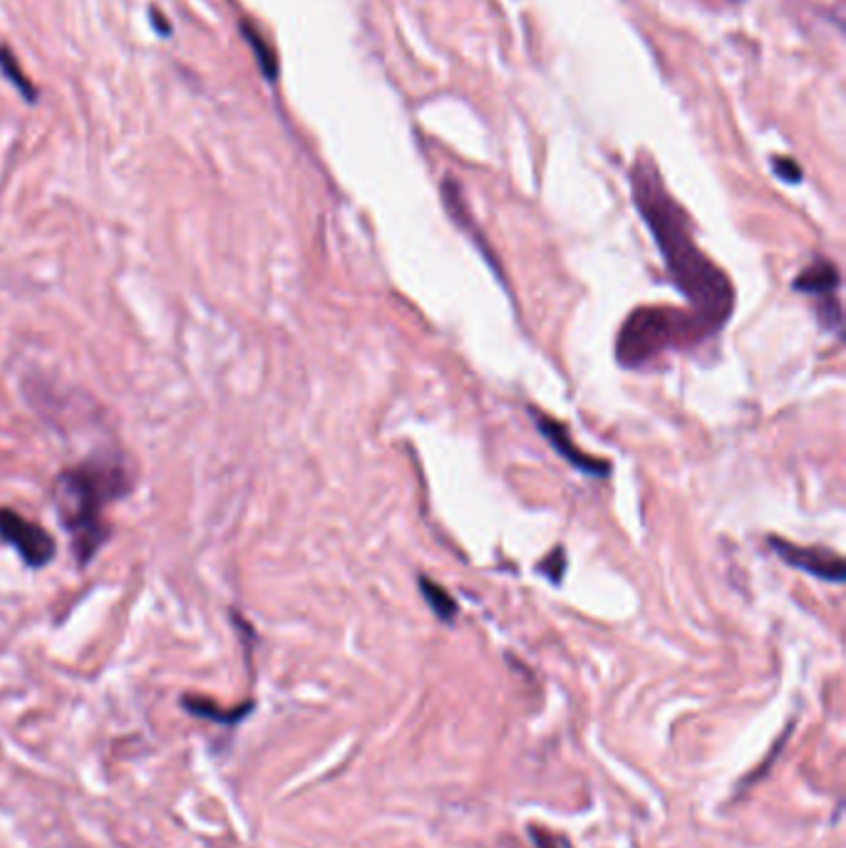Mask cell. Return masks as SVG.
Segmentation results:
<instances>
[{
    "label": "cell",
    "mask_w": 846,
    "mask_h": 848,
    "mask_svg": "<svg viewBox=\"0 0 846 848\" xmlns=\"http://www.w3.org/2000/svg\"><path fill=\"white\" fill-rule=\"evenodd\" d=\"M630 191L673 286L710 333L717 335L735 310V286L730 276L697 246L693 221L666 189L650 154H640L630 169Z\"/></svg>",
    "instance_id": "cell-1"
},
{
    "label": "cell",
    "mask_w": 846,
    "mask_h": 848,
    "mask_svg": "<svg viewBox=\"0 0 846 848\" xmlns=\"http://www.w3.org/2000/svg\"><path fill=\"white\" fill-rule=\"evenodd\" d=\"M132 486L130 464L120 454L87 456L85 462L57 474L53 496L61 521L73 539L77 563H90L110 539L105 509L128 496Z\"/></svg>",
    "instance_id": "cell-2"
},
{
    "label": "cell",
    "mask_w": 846,
    "mask_h": 848,
    "mask_svg": "<svg viewBox=\"0 0 846 848\" xmlns=\"http://www.w3.org/2000/svg\"><path fill=\"white\" fill-rule=\"evenodd\" d=\"M707 338H713V333L693 310L640 306L630 310L618 330L616 360L620 367L644 370L670 353L705 343Z\"/></svg>",
    "instance_id": "cell-3"
},
{
    "label": "cell",
    "mask_w": 846,
    "mask_h": 848,
    "mask_svg": "<svg viewBox=\"0 0 846 848\" xmlns=\"http://www.w3.org/2000/svg\"><path fill=\"white\" fill-rule=\"evenodd\" d=\"M0 539L8 546H13L18 555L31 565V569H43L51 563L57 553V543L51 531L43 526L33 524L8 506H0Z\"/></svg>",
    "instance_id": "cell-4"
},
{
    "label": "cell",
    "mask_w": 846,
    "mask_h": 848,
    "mask_svg": "<svg viewBox=\"0 0 846 848\" xmlns=\"http://www.w3.org/2000/svg\"><path fill=\"white\" fill-rule=\"evenodd\" d=\"M767 543L780 555V561H784L790 569L806 573V576L820 579L824 583H844L846 579L844 559L832 549H824V546H800L780 539V536H770Z\"/></svg>",
    "instance_id": "cell-5"
},
{
    "label": "cell",
    "mask_w": 846,
    "mask_h": 848,
    "mask_svg": "<svg viewBox=\"0 0 846 848\" xmlns=\"http://www.w3.org/2000/svg\"><path fill=\"white\" fill-rule=\"evenodd\" d=\"M529 415L534 417V425H537L539 434L551 444V450L557 452L563 462H569L573 470H579L586 476H593V480H606L611 474V462L598 460V456H591V454H583L559 419L543 415L534 407H529Z\"/></svg>",
    "instance_id": "cell-6"
},
{
    "label": "cell",
    "mask_w": 846,
    "mask_h": 848,
    "mask_svg": "<svg viewBox=\"0 0 846 848\" xmlns=\"http://www.w3.org/2000/svg\"><path fill=\"white\" fill-rule=\"evenodd\" d=\"M839 286H842L839 268L826 258H816L812 266H806L792 283L796 294H810L814 298L836 296L839 294Z\"/></svg>",
    "instance_id": "cell-7"
},
{
    "label": "cell",
    "mask_w": 846,
    "mask_h": 848,
    "mask_svg": "<svg viewBox=\"0 0 846 848\" xmlns=\"http://www.w3.org/2000/svg\"><path fill=\"white\" fill-rule=\"evenodd\" d=\"M442 201H444V207H447V213H450V217L454 219V223H460V229H464L466 233H472V239H474V243H476V249H480V251L484 253V258L492 261V268L497 271V276L502 278V271H499L497 258H494L492 253L487 251V243H484V239L480 236V231L474 229L476 223L472 221L470 211H466V207H464L460 187H457V181L450 179V177H447V179L442 181Z\"/></svg>",
    "instance_id": "cell-8"
},
{
    "label": "cell",
    "mask_w": 846,
    "mask_h": 848,
    "mask_svg": "<svg viewBox=\"0 0 846 848\" xmlns=\"http://www.w3.org/2000/svg\"><path fill=\"white\" fill-rule=\"evenodd\" d=\"M239 27H241V35L246 37L249 47L256 55V63L261 67V73H264L268 82H276L278 80V57H276L274 47H271V43L266 41L264 35H261L259 27L251 21H241Z\"/></svg>",
    "instance_id": "cell-9"
},
{
    "label": "cell",
    "mask_w": 846,
    "mask_h": 848,
    "mask_svg": "<svg viewBox=\"0 0 846 848\" xmlns=\"http://www.w3.org/2000/svg\"><path fill=\"white\" fill-rule=\"evenodd\" d=\"M182 705L187 707V713H191L194 717H204V719H211V723H223V725H231V723H239V719H244L249 715V709H254V705H244V707H233V709H221L213 705L211 700L207 697H184Z\"/></svg>",
    "instance_id": "cell-10"
},
{
    "label": "cell",
    "mask_w": 846,
    "mask_h": 848,
    "mask_svg": "<svg viewBox=\"0 0 846 848\" xmlns=\"http://www.w3.org/2000/svg\"><path fill=\"white\" fill-rule=\"evenodd\" d=\"M420 593L425 596L427 606L432 608L435 616L442 623H452L457 618V613H460L454 598L450 596V591H444L440 583H435L432 579L420 576Z\"/></svg>",
    "instance_id": "cell-11"
},
{
    "label": "cell",
    "mask_w": 846,
    "mask_h": 848,
    "mask_svg": "<svg viewBox=\"0 0 846 848\" xmlns=\"http://www.w3.org/2000/svg\"><path fill=\"white\" fill-rule=\"evenodd\" d=\"M0 70H3V77H8V80L15 85V90L21 92L28 102H35L37 90L33 87V82L28 80V75L21 70V65H18L11 47L6 45H0Z\"/></svg>",
    "instance_id": "cell-12"
},
{
    "label": "cell",
    "mask_w": 846,
    "mask_h": 848,
    "mask_svg": "<svg viewBox=\"0 0 846 848\" xmlns=\"http://www.w3.org/2000/svg\"><path fill=\"white\" fill-rule=\"evenodd\" d=\"M543 579H549L553 586H559L563 581V573H567V553H563L561 546H557L547 559H541L539 569H537Z\"/></svg>",
    "instance_id": "cell-13"
},
{
    "label": "cell",
    "mask_w": 846,
    "mask_h": 848,
    "mask_svg": "<svg viewBox=\"0 0 846 848\" xmlns=\"http://www.w3.org/2000/svg\"><path fill=\"white\" fill-rule=\"evenodd\" d=\"M772 172H774L777 177H780L782 181H787V184H800L802 177H804L802 167H800V164H796L792 157H774V159H772Z\"/></svg>",
    "instance_id": "cell-14"
},
{
    "label": "cell",
    "mask_w": 846,
    "mask_h": 848,
    "mask_svg": "<svg viewBox=\"0 0 846 848\" xmlns=\"http://www.w3.org/2000/svg\"><path fill=\"white\" fill-rule=\"evenodd\" d=\"M529 832H531V838H534V844H537V848H573L569 844V838H563L553 832H547V828L531 826Z\"/></svg>",
    "instance_id": "cell-15"
},
{
    "label": "cell",
    "mask_w": 846,
    "mask_h": 848,
    "mask_svg": "<svg viewBox=\"0 0 846 848\" xmlns=\"http://www.w3.org/2000/svg\"><path fill=\"white\" fill-rule=\"evenodd\" d=\"M152 25H154V31H157L160 35H169L172 33V25L167 23V18H164V13H160L157 11V8H152Z\"/></svg>",
    "instance_id": "cell-16"
}]
</instances>
